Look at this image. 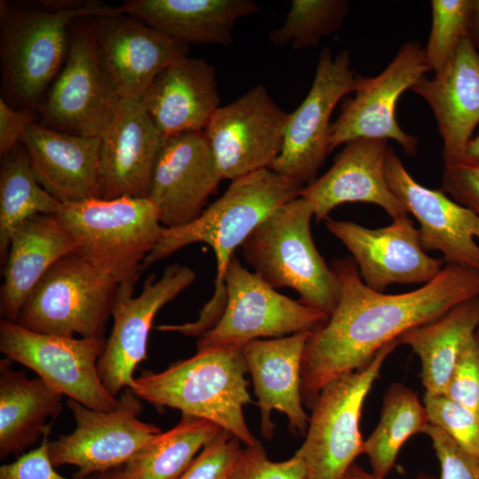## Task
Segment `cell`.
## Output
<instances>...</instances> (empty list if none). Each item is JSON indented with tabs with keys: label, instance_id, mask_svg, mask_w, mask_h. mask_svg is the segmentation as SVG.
Masks as SVG:
<instances>
[{
	"label": "cell",
	"instance_id": "cell-1",
	"mask_svg": "<svg viewBox=\"0 0 479 479\" xmlns=\"http://www.w3.org/2000/svg\"><path fill=\"white\" fill-rule=\"evenodd\" d=\"M331 267L340 280L339 301L327 321L311 332L302 362V397L310 409L333 379L364 366L407 330L479 296V271L464 266L444 264L429 282L395 294L367 287L351 256L334 259Z\"/></svg>",
	"mask_w": 479,
	"mask_h": 479
},
{
	"label": "cell",
	"instance_id": "cell-2",
	"mask_svg": "<svg viewBox=\"0 0 479 479\" xmlns=\"http://www.w3.org/2000/svg\"><path fill=\"white\" fill-rule=\"evenodd\" d=\"M303 188L270 168L263 169L232 180L225 192L192 223L165 229L142 270L196 242L209 245L216 261L213 296L195 321L171 325V332L200 337L217 323L226 303L225 273L236 248L271 214L300 197Z\"/></svg>",
	"mask_w": 479,
	"mask_h": 479
},
{
	"label": "cell",
	"instance_id": "cell-3",
	"mask_svg": "<svg viewBox=\"0 0 479 479\" xmlns=\"http://www.w3.org/2000/svg\"><path fill=\"white\" fill-rule=\"evenodd\" d=\"M246 373L241 345H228L199 350L160 373L144 371L130 389L158 408L210 420L250 445L257 439L243 414L244 406L252 403Z\"/></svg>",
	"mask_w": 479,
	"mask_h": 479
},
{
	"label": "cell",
	"instance_id": "cell-4",
	"mask_svg": "<svg viewBox=\"0 0 479 479\" xmlns=\"http://www.w3.org/2000/svg\"><path fill=\"white\" fill-rule=\"evenodd\" d=\"M43 6L0 4L3 88L26 107L38 104L59 72L69 46L68 27L75 20L123 13L122 6L95 1H45Z\"/></svg>",
	"mask_w": 479,
	"mask_h": 479
},
{
	"label": "cell",
	"instance_id": "cell-5",
	"mask_svg": "<svg viewBox=\"0 0 479 479\" xmlns=\"http://www.w3.org/2000/svg\"><path fill=\"white\" fill-rule=\"evenodd\" d=\"M312 217L304 198L287 202L250 233L241 245L242 255L269 286L295 290L302 303L329 317L339 301L341 285L314 244Z\"/></svg>",
	"mask_w": 479,
	"mask_h": 479
},
{
	"label": "cell",
	"instance_id": "cell-6",
	"mask_svg": "<svg viewBox=\"0 0 479 479\" xmlns=\"http://www.w3.org/2000/svg\"><path fill=\"white\" fill-rule=\"evenodd\" d=\"M75 252L113 276L136 284L166 227L148 197L92 198L61 204L55 215Z\"/></svg>",
	"mask_w": 479,
	"mask_h": 479
},
{
	"label": "cell",
	"instance_id": "cell-7",
	"mask_svg": "<svg viewBox=\"0 0 479 479\" xmlns=\"http://www.w3.org/2000/svg\"><path fill=\"white\" fill-rule=\"evenodd\" d=\"M398 346L397 339L388 342L366 365L323 387L310 408L305 439L294 454L305 466V479H343L364 454L359 428L363 404L386 358Z\"/></svg>",
	"mask_w": 479,
	"mask_h": 479
},
{
	"label": "cell",
	"instance_id": "cell-8",
	"mask_svg": "<svg viewBox=\"0 0 479 479\" xmlns=\"http://www.w3.org/2000/svg\"><path fill=\"white\" fill-rule=\"evenodd\" d=\"M118 286L113 276L73 252L43 275L15 322L37 333L105 337Z\"/></svg>",
	"mask_w": 479,
	"mask_h": 479
},
{
	"label": "cell",
	"instance_id": "cell-9",
	"mask_svg": "<svg viewBox=\"0 0 479 479\" xmlns=\"http://www.w3.org/2000/svg\"><path fill=\"white\" fill-rule=\"evenodd\" d=\"M105 337L75 338L29 330L15 321H0V350L12 362L34 371L63 396L98 411L120 403L103 384L98 362Z\"/></svg>",
	"mask_w": 479,
	"mask_h": 479
},
{
	"label": "cell",
	"instance_id": "cell-10",
	"mask_svg": "<svg viewBox=\"0 0 479 479\" xmlns=\"http://www.w3.org/2000/svg\"><path fill=\"white\" fill-rule=\"evenodd\" d=\"M226 303L217 323L198 337L197 351L263 337L313 332L328 316L279 293L234 255L225 273Z\"/></svg>",
	"mask_w": 479,
	"mask_h": 479
},
{
	"label": "cell",
	"instance_id": "cell-11",
	"mask_svg": "<svg viewBox=\"0 0 479 479\" xmlns=\"http://www.w3.org/2000/svg\"><path fill=\"white\" fill-rule=\"evenodd\" d=\"M122 100L101 59L89 21L73 27L65 64L40 107L48 127L101 137Z\"/></svg>",
	"mask_w": 479,
	"mask_h": 479
},
{
	"label": "cell",
	"instance_id": "cell-12",
	"mask_svg": "<svg viewBox=\"0 0 479 479\" xmlns=\"http://www.w3.org/2000/svg\"><path fill=\"white\" fill-rule=\"evenodd\" d=\"M362 76L350 67V54L335 56L324 47L311 87L300 106L289 114L280 153L270 169L306 187L330 153L331 114L337 103L355 92Z\"/></svg>",
	"mask_w": 479,
	"mask_h": 479
},
{
	"label": "cell",
	"instance_id": "cell-13",
	"mask_svg": "<svg viewBox=\"0 0 479 479\" xmlns=\"http://www.w3.org/2000/svg\"><path fill=\"white\" fill-rule=\"evenodd\" d=\"M119 405L112 411H98L67 398L75 423V429L49 443L55 467L73 465L74 477L89 478L125 465L161 430L139 419L141 398L130 388L121 394Z\"/></svg>",
	"mask_w": 479,
	"mask_h": 479
},
{
	"label": "cell",
	"instance_id": "cell-14",
	"mask_svg": "<svg viewBox=\"0 0 479 479\" xmlns=\"http://www.w3.org/2000/svg\"><path fill=\"white\" fill-rule=\"evenodd\" d=\"M195 279L192 269L175 263L159 279L150 274L137 296L134 284H119L111 311L113 329L98 362L101 381L113 396L132 388L135 370L147 358L148 335L157 312Z\"/></svg>",
	"mask_w": 479,
	"mask_h": 479
},
{
	"label": "cell",
	"instance_id": "cell-15",
	"mask_svg": "<svg viewBox=\"0 0 479 479\" xmlns=\"http://www.w3.org/2000/svg\"><path fill=\"white\" fill-rule=\"evenodd\" d=\"M428 72L424 47L409 41L378 75L362 76L355 96L344 100L331 124L329 151L358 138L392 139L406 154L414 156L418 138L398 125L396 108L400 96Z\"/></svg>",
	"mask_w": 479,
	"mask_h": 479
},
{
	"label": "cell",
	"instance_id": "cell-16",
	"mask_svg": "<svg viewBox=\"0 0 479 479\" xmlns=\"http://www.w3.org/2000/svg\"><path fill=\"white\" fill-rule=\"evenodd\" d=\"M288 117L262 85L220 106L203 132L222 178L232 181L270 168L280 153Z\"/></svg>",
	"mask_w": 479,
	"mask_h": 479
},
{
	"label": "cell",
	"instance_id": "cell-17",
	"mask_svg": "<svg viewBox=\"0 0 479 479\" xmlns=\"http://www.w3.org/2000/svg\"><path fill=\"white\" fill-rule=\"evenodd\" d=\"M326 226L350 252L364 283L375 291L383 292L393 284H426L445 264L422 248L408 215L378 229L329 218Z\"/></svg>",
	"mask_w": 479,
	"mask_h": 479
},
{
	"label": "cell",
	"instance_id": "cell-18",
	"mask_svg": "<svg viewBox=\"0 0 479 479\" xmlns=\"http://www.w3.org/2000/svg\"><path fill=\"white\" fill-rule=\"evenodd\" d=\"M385 171L389 188L420 224L422 248L442 253L445 264L479 271V216L443 190L419 184L389 146Z\"/></svg>",
	"mask_w": 479,
	"mask_h": 479
},
{
	"label": "cell",
	"instance_id": "cell-19",
	"mask_svg": "<svg viewBox=\"0 0 479 479\" xmlns=\"http://www.w3.org/2000/svg\"><path fill=\"white\" fill-rule=\"evenodd\" d=\"M222 179L205 133H181L164 139L148 198L164 227H182L200 216Z\"/></svg>",
	"mask_w": 479,
	"mask_h": 479
},
{
	"label": "cell",
	"instance_id": "cell-20",
	"mask_svg": "<svg viewBox=\"0 0 479 479\" xmlns=\"http://www.w3.org/2000/svg\"><path fill=\"white\" fill-rule=\"evenodd\" d=\"M89 24L124 99H140L161 71L189 51V45L124 13L89 18Z\"/></svg>",
	"mask_w": 479,
	"mask_h": 479
},
{
	"label": "cell",
	"instance_id": "cell-21",
	"mask_svg": "<svg viewBox=\"0 0 479 479\" xmlns=\"http://www.w3.org/2000/svg\"><path fill=\"white\" fill-rule=\"evenodd\" d=\"M388 140L358 138L345 144L332 167L303 188L301 197L311 206L318 221L348 202L378 205L393 219L408 213L386 178Z\"/></svg>",
	"mask_w": 479,
	"mask_h": 479
},
{
	"label": "cell",
	"instance_id": "cell-22",
	"mask_svg": "<svg viewBox=\"0 0 479 479\" xmlns=\"http://www.w3.org/2000/svg\"><path fill=\"white\" fill-rule=\"evenodd\" d=\"M164 139L140 99L122 98L114 121L101 136L100 198L148 197Z\"/></svg>",
	"mask_w": 479,
	"mask_h": 479
},
{
	"label": "cell",
	"instance_id": "cell-23",
	"mask_svg": "<svg viewBox=\"0 0 479 479\" xmlns=\"http://www.w3.org/2000/svg\"><path fill=\"white\" fill-rule=\"evenodd\" d=\"M311 332L271 339H257L241 345L250 373L256 405L260 409L263 436L271 440L275 425L273 410L284 413L293 432L305 436L309 416L301 392L302 362Z\"/></svg>",
	"mask_w": 479,
	"mask_h": 479
},
{
	"label": "cell",
	"instance_id": "cell-24",
	"mask_svg": "<svg viewBox=\"0 0 479 479\" xmlns=\"http://www.w3.org/2000/svg\"><path fill=\"white\" fill-rule=\"evenodd\" d=\"M21 145L39 184L61 204L100 198V137H84L33 122Z\"/></svg>",
	"mask_w": 479,
	"mask_h": 479
},
{
	"label": "cell",
	"instance_id": "cell-25",
	"mask_svg": "<svg viewBox=\"0 0 479 479\" xmlns=\"http://www.w3.org/2000/svg\"><path fill=\"white\" fill-rule=\"evenodd\" d=\"M411 90L435 115L444 164L459 161L479 124V53L465 37L440 71L422 77Z\"/></svg>",
	"mask_w": 479,
	"mask_h": 479
},
{
	"label": "cell",
	"instance_id": "cell-26",
	"mask_svg": "<svg viewBox=\"0 0 479 479\" xmlns=\"http://www.w3.org/2000/svg\"><path fill=\"white\" fill-rule=\"evenodd\" d=\"M214 67L203 59L182 57L155 77L140 101L164 138L204 131L220 107Z\"/></svg>",
	"mask_w": 479,
	"mask_h": 479
},
{
	"label": "cell",
	"instance_id": "cell-27",
	"mask_svg": "<svg viewBox=\"0 0 479 479\" xmlns=\"http://www.w3.org/2000/svg\"><path fill=\"white\" fill-rule=\"evenodd\" d=\"M73 252L74 241L55 215H36L16 226L10 236L0 290L2 318L16 321L43 275Z\"/></svg>",
	"mask_w": 479,
	"mask_h": 479
},
{
	"label": "cell",
	"instance_id": "cell-28",
	"mask_svg": "<svg viewBox=\"0 0 479 479\" xmlns=\"http://www.w3.org/2000/svg\"><path fill=\"white\" fill-rule=\"evenodd\" d=\"M122 7L124 14L187 45L228 46L236 22L259 12L250 0H134Z\"/></svg>",
	"mask_w": 479,
	"mask_h": 479
},
{
	"label": "cell",
	"instance_id": "cell-29",
	"mask_svg": "<svg viewBox=\"0 0 479 479\" xmlns=\"http://www.w3.org/2000/svg\"><path fill=\"white\" fill-rule=\"evenodd\" d=\"M11 361L0 360V458L21 455L42 441L61 412L63 395L41 378L15 371Z\"/></svg>",
	"mask_w": 479,
	"mask_h": 479
},
{
	"label": "cell",
	"instance_id": "cell-30",
	"mask_svg": "<svg viewBox=\"0 0 479 479\" xmlns=\"http://www.w3.org/2000/svg\"><path fill=\"white\" fill-rule=\"evenodd\" d=\"M478 329L479 296H476L397 338L399 345L409 346L420 357L425 394H444L463 348Z\"/></svg>",
	"mask_w": 479,
	"mask_h": 479
},
{
	"label": "cell",
	"instance_id": "cell-31",
	"mask_svg": "<svg viewBox=\"0 0 479 479\" xmlns=\"http://www.w3.org/2000/svg\"><path fill=\"white\" fill-rule=\"evenodd\" d=\"M222 430L210 420L182 414L175 427L154 436L117 470L119 479H178Z\"/></svg>",
	"mask_w": 479,
	"mask_h": 479
},
{
	"label": "cell",
	"instance_id": "cell-32",
	"mask_svg": "<svg viewBox=\"0 0 479 479\" xmlns=\"http://www.w3.org/2000/svg\"><path fill=\"white\" fill-rule=\"evenodd\" d=\"M426 407L416 393L403 383H393L383 396L377 427L364 441V454L372 472L386 477L404 444L429 426Z\"/></svg>",
	"mask_w": 479,
	"mask_h": 479
},
{
	"label": "cell",
	"instance_id": "cell-33",
	"mask_svg": "<svg viewBox=\"0 0 479 479\" xmlns=\"http://www.w3.org/2000/svg\"><path fill=\"white\" fill-rule=\"evenodd\" d=\"M61 203L35 178L20 144L3 156L0 169V255L6 261L13 229L36 215H56Z\"/></svg>",
	"mask_w": 479,
	"mask_h": 479
},
{
	"label": "cell",
	"instance_id": "cell-34",
	"mask_svg": "<svg viewBox=\"0 0 479 479\" xmlns=\"http://www.w3.org/2000/svg\"><path fill=\"white\" fill-rule=\"evenodd\" d=\"M349 6L346 0H293L284 24L270 32V41L295 50L316 47L342 27Z\"/></svg>",
	"mask_w": 479,
	"mask_h": 479
},
{
	"label": "cell",
	"instance_id": "cell-35",
	"mask_svg": "<svg viewBox=\"0 0 479 479\" xmlns=\"http://www.w3.org/2000/svg\"><path fill=\"white\" fill-rule=\"evenodd\" d=\"M471 0H432V21L425 57L430 71H440L467 37Z\"/></svg>",
	"mask_w": 479,
	"mask_h": 479
},
{
	"label": "cell",
	"instance_id": "cell-36",
	"mask_svg": "<svg viewBox=\"0 0 479 479\" xmlns=\"http://www.w3.org/2000/svg\"><path fill=\"white\" fill-rule=\"evenodd\" d=\"M430 424L444 431L463 451L479 458V413L444 395L424 393Z\"/></svg>",
	"mask_w": 479,
	"mask_h": 479
},
{
	"label": "cell",
	"instance_id": "cell-37",
	"mask_svg": "<svg viewBox=\"0 0 479 479\" xmlns=\"http://www.w3.org/2000/svg\"><path fill=\"white\" fill-rule=\"evenodd\" d=\"M240 443L223 429L202 448L178 479H232L244 449Z\"/></svg>",
	"mask_w": 479,
	"mask_h": 479
},
{
	"label": "cell",
	"instance_id": "cell-38",
	"mask_svg": "<svg viewBox=\"0 0 479 479\" xmlns=\"http://www.w3.org/2000/svg\"><path fill=\"white\" fill-rule=\"evenodd\" d=\"M303 462L293 456L284 461L271 460L260 441L246 445L232 479H305Z\"/></svg>",
	"mask_w": 479,
	"mask_h": 479
},
{
	"label": "cell",
	"instance_id": "cell-39",
	"mask_svg": "<svg viewBox=\"0 0 479 479\" xmlns=\"http://www.w3.org/2000/svg\"><path fill=\"white\" fill-rule=\"evenodd\" d=\"M444 395L479 413V343L475 334L463 348Z\"/></svg>",
	"mask_w": 479,
	"mask_h": 479
},
{
	"label": "cell",
	"instance_id": "cell-40",
	"mask_svg": "<svg viewBox=\"0 0 479 479\" xmlns=\"http://www.w3.org/2000/svg\"><path fill=\"white\" fill-rule=\"evenodd\" d=\"M440 463V479H479V458L463 451L444 431L429 424L424 433Z\"/></svg>",
	"mask_w": 479,
	"mask_h": 479
},
{
	"label": "cell",
	"instance_id": "cell-41",
	"mask_svg": "<svg viewBox=\"0 0 479 479\" xmlns=\"http://www.w3.org/2000/svg\"><path fill=\"white\" fill-rule=\"evenodd\" d=\"M51 427L44 434L38 447L24 452L14 461L0 467V479H94L67 478L55 470L50 453Z\"/></svg>",
	"mask_w": 479,
	"mask_h": 479
},
{
	"label": "cell",
	"instance_id": "cell-42",
	"mask_svg": "<svg viewBox=\"0 0 479 479\" xmlns=\"http://www.w3.org/2000/svg\"><path fill=\"white\" fill-rule=\"evenodd\" d=\"M443 191L479 216V163L459 161L444 164Z\"/></svg>",
	"mask_w": 479,
	"mask_h": 479
},
{
	"label": "cell",
	"instance_id": "cell-43",
	"mask_svg": "<svg viewBox=\"0 0 479 479\" xmlns=\"http://www.w3.org/2000/svg\"><path fill=\"white\" fill-rule=\"evenodd\" d=\"M34 117L27 109H15L0 98V154L6 155L21 144Z\"/></svg>",
	"mask_w": 479,
	"mask_h": 479
},
{
	"label": "cell",
	"instance_id": "cell-44",
	"mask_svg": "<svg viewBox=\"0 0 479 479\" xmlns=\"http://www.w3.org/2000/svg\"><path fill=\"white\" fill-rule=\"evenodd\" d=\"M467 38L479 53V0H471Z\"/></svg>",
	"mask_w": 479,
	"mask_h": 479
},
{
	"label": "cell",
	"instance_id": "cell-45",
	"mask_svg": "<svg viewBox=\"0 0 479 479\" xmlns=\"http://www.w3.org/2000/svg\"><path fill=\"white\" fill-rule=\"evenodd\" d=\"M343 479H386V477L379 476L373 472H367L357 463H353L348 469ZM415 479H436L432 475H420Z\"/></svg>",
	"mask_w": 479,
	"mask_h": 479
},
{
	"label": "cell",
	"instance_id": "cell-46",
	"mask_svg": "<svg viewBox=\"0 0 479 479\" xmlns=\"http://www.w3.org/2000/svg\"><path fill=\"white\" fill-rule=\"evenodd\" d=\"M459 161L479 163V133L467 143L463 156Z\"/></svg>",
	"mask_w": 479,
	"mask_h": 479
},
{
	"label": "cell",
	"instance_id": "cell-47",
	"mask_svg": "<svg viewBox=\"0 0 479 479\" xmlns=\"http://www.w3.org/2000/svg\"><path fill=\"white\" fill-rule=\"evenodd\" d=\"M95 479V478H94ZM98 479H119L117 470H114L107 475H104Z\"/></svg>",
	"mask_w": 479,
	"mask_h": 479
},
{
	"label": "cell",
	"instance_id": "cell-48",
	"mask_svg": "<svg viewBox=\"0 0 479 479\" xmlns=\"http://www.w3.org/2000/svg\"><path fill=\"white\" fill-rule=\"evenodd\" d=\"M475 336H476V339H477L478 343H479V329L476 331Z\"/></svg>",
	"mask_w": 479,
	"mask_h": 479
}]
</instances>
